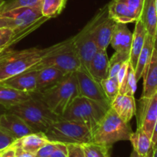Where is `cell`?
I'll return each instance as SVG.
<instances>
[{
    "instance_id": "obj_1",
    "label": "cell",
    "mask_w": 157,
    "mask_h": 157,
    "mask_svg": "<svg viewBox=\"0 0 157 157\" xmlns=\"http://www.w3.org/2000/svg\"><path fill=\"white\" fill-rule=\"evenodd\" d=\"M55 44L45 48H32L24 50L5 49L0 53V82L18 74L29 71L43 58L55 50Z\"/></svg>"
},
{
    "instance_id": "obj_2",
    "label": "cell",
    "mask_w": 157,
    "mask_h": 157,
    "mask_svg": "<svg viewBox=\"0 0 157 157\" xmlns=\"http://www.w3.org/2000/svg\"><path fill=\"white\" fill-rule=\"evenodd\" d=\"M32 96L40 100L49 110L61 117L72 101L79 96L75 72L67 75L62 81L51 88L40 93L32 94Z\"/></svg>"
},
{
    "instance_id": "obj_3",
    "label": "cell",
    "mask_w": 157,
    "mask_h": 157,
    "mask_svg": "<svg viewBox=\"0 0 157 157\" xmlns=\"http://www.w3.org/2000/svg\"><path fill=\"white\" fill-rule=\"evenodd\" d=\"M6 110L21 118L35 133H44L60 118L40 100L33 97Z\"/></svg>"
},
{
    "instance_id": "obj_4",
    "label": "cell",
    "mask_w": 157,
    "mask_h": 157,
    "mask_svg": "<svg viewBox=\"0 0 157 157\" xmlns=\"http://www.w3.org/2000/svg\"><path fill=\"white\" fill-rule=\"evenodd\" d=\"M107 110V108L96 101L78 96L60 117L84 126L93 136Z\"/></svg>"
},
{
    "instance_id": "obj_5",
    "label": "cell",
    "mask_w": 157,
    "mask_h": 157,
    "mask_svg": "<svg viewBox=\"0 0 157 157\" xmlns=\"http://www.w3.org/2000/svg\"><path fill=\"white\" fill-rule=\"evenodd\" d=\"M47 67L59 69L66 75L75 73L81 67L76 48L74 44L73 37L58 43L55 50L38 61L29 71H38Z\"/></svg>"
},
{
    "instance_id": "obj_6",
    "label": "cell",
    "mask_w": 157,
    "mask_h": 157,
    "mask_svg": "<svg viewBox=\"0 0 157 157\" xmlns=\"http://www.w3.org/2000/svg\"><path fill=\"white\" fill-rule=\"evenodd\" d=\"M133 133L130 123H126L110 108L97 130L93 133L92 142L112 147L115 143L130 140Z\"/></svg>"
},
{
    "instance_id": "obj_7",
    "label": "cell",
    "mask_w": 157,
    "mask_h": 157,
    "mask_svg": "<svg viewBox=\"0 0 157 157\" xmlns=\"http://www.w3.org/2000/svg\"><path fill=\"white\" fill-rule=\"evenodd\" d=\"M48 140L52 142L64 144H83L92 142L93 136L84 126L74 121L60 117L44 132Z\"/></svg>"
},
{
    "instance_id": "obj_8",
    "label": "cell",
    "mask_w": 157,
    "mask_h": 157,
    "mask_svg": "<svg viewBox=\"0 0 157 157\" xmlns=\"http://www.w3.org/2000/svg\"><path fill=\"white\" fill-rule=\"evenodd\" d=\"M0 15L11 18L13 21L15 43L48 20L42 15L41 5L34 7H24L0 13Z\"/></svg>"
},
{
    "instance_id": "obj_9",
    "label": "cell",
    "mask_w": 157,
    "mask_h": 157,
    "mask_svg": "<svg viewBox=\"0 0 157 157\" xmlns=\"http://www.w3.org/2000/svg\"><path fill=\"white\" fill-rule=\"evenodd\" d=\"M94 17L89 21L85 27L75 36L73 37L74 44L76 48L81 67L88 70L89 64L92 58L99 49L95 42L93 35Z\"/></svg>"
},
{
    "instance_id": "obj_10",
    "label": "cell",
    "mask_w": 157,
    "mask_h": 157,
    "mask_svg": "<svg viewBox=\"0 0 157 157\" xmlns=\"http://www.w3.org/2000/svg\"><path fill=\"white\" fill-rule=\"evenodd\" d=\"M79 96L94 101L104 106L107 110L110 108V103L104 94L101 82L97 81L88 71L81 67L76 72Z\"/></svg>"
},
{
    "instance_id": "obj_11",
    "label": "cell",
    "mask_w": 157,
    "mask_h": 157,
    "mask_svg": "<svg viewBox=\"0 0 157 157\" xmlns=\"http://www.w3.org/2000/svg\"><path fill=\"white\" fill-rule=\"evenodd\" d=\"M137 127L151 139L157 120V93L151 98L141 97L136 106Z\"/></svg>"
},
{
    "instance_id": "obj_12",
    "label": "cell",
    "mask_w": 157,
    "mask_h": 157,
    "mask_svg": "<svg viewBox=\"0 0 157 157\" xmlns=\"http://www.w3.org/2000/svg\"><path fill=\"white\" fill-rule=\"evenodd\" d=\"M93 35L98 49L107 50L110 44L113 28L116 22L109 17L107 5L101 9L94 16Z\"/></svg>"
},
{
    "instance_id": "obj_13",
    "label": "cell",
    "mask_w": 157,
    "mask_h": 157,
    "mask_svg": "<svg viewBox=\"0 0 157 157\" xmlns=\"http://www.w3.org/2000/svg\"><path fill=\"white\" fill-rule=\"evenodd\" d=\"M0 130L15 140L35 133L21 118L6 110L0 116Z\"/></svg>"
},
{
    "instance_id": "obj_14",
    "label": "cell",
    "mask_w": 157,
    "mask_h": 157,
    "mask_svg": "<svg viewBox=\"0 0 157 157\" xmlns=\"http://www.w3.org/2000/svg\"><path fill=\"white\" fill-rule=\"evenodd\" d=\"M132 40L133 33L127 27V25L116 23L110 40V44L115 52L130 58Z\"/></svg>"
},
{
    "instance_id": "obj_15",
    "label": "cell",
    "mask_w": 157,
    "mask_h": 157,
    "mask_svg": "<svg viewBox=\"0 0 157 157\" xmlns=\"http://www.w3.org/2000/svg\"><path fill=\"white\" fill-rule=\"evenodd\" d=\"M37 71H26L0 83L14 89L32 94L36 90Z\"/></svg>"
},
{
    "instance_id": "obj_16",
    "label": "cell",
    "mask_w": 157,
    "mask_h": 157,
    "mask_svg": "<svg viewBox=\"0 0 157 157\" xmlns=\"http://www.w3.org/2000/svg\"><path fill=\"white\" fill-rule=\"evenodd\" d=\"M37 71L36 90L34 93H40L51 88L62 81L67 75L54 67H44Z\"/></svg>"
},
{
    "instance_id": "obj_17",
    "label": "cell",
    "mask_w": 157,
    "mask_h": 157,
    "mask_svg": "<svg viewBox=\"0 0 157 157\" xmlns=\"http://www.w3.org/2000/svg\"><path fill=\"white\" fill-rule=\"evenodd\" d=\"M110 108L126 123H130L136 114V104L134 96L118 94L110 103Z\"/></svg>"
},
{
    "instance_id": "obj_18",
    "label": "cell",
    "mask_w": 157,
    "mask_h": 157,
    "mask_svg": "<svg viewBox=\"0 0 157 157\" xmlns=\"http://www.w3.org/2000/svg\"><path fill=\"white\" fill-rule=\"evenodd\" d=\"M135 22H136V25H135L134 32L133 33V40H132L130 59H129L130 65L133 67L134 70L137 64L139 55L144 47L146 36L147 35V29L142 21L140 19H138Z\"/></svg>"
},
{
    "instance_id": "obj_19",
    "label": "cell",
    "mask_w": 157,
    "mask_h": 157,
    "mask_svg": "<svg viewBox=\"0 0 157 157\" xmlns=\"http://www.w3.org/2000/svg\"><path fill=\"white\" fill-rule=\"evenodd\" d=\"M109 58L107 50H99L92 58L88 67V72L97 81L101 82L108 78Z\"/></svg>"
},
{
    "instance_id": "obj_20",
    "label": "cell",
    "mask_w": 157,
    "mask_h": 157,
    "mask_svg": "<svg viewBox=\"0 0 157 157\" xmlns=\"http://www.w3.org/2000/svg\"><path fill=\"white\" fill-rule=\"evenodd\" d=\"M32 98L31 94L20 91L0 83V104L6 110H9L10 107L28 101Z\"/></svg>"
},
{
    "instance_id": "obj_21",
    "label": "cell",
    "mask_w": 157,
    "mask_h": 157,
    "mask_svg": "<svg viewBox=\"0 0 157 157\" xmlns=\"http://www.w3.org/2000/svg\"><path fill=\"white\" fill-rule=\"evenodd\" d=\"M144 90L142 97L151 98L157 93V54L153 51L151 60L144 75Z\"/></svg>"
},
{
    "instance_id": "obj_22",
    "label": "cell",
    "mask_w": 157,
    "mask_h": 157,
    "mask_svg": "<svg viewBox=\"0 0 157 157\" xmlns=\"http://www.w3.org/2000/svg\"><path fill=\"white\" fill-rule=\"evenodd\" d=\"M108 15L116 23L128 24L136 21V18L132 14L127 5L121 0H112L107 5Z\"/></svg>"
},
{
    "instance_id": "obj_23",
    "label": "cell",
    "mask_w": 157,
    "mask_h": 157,
    "mask_svg": "<svg viewBox=\"0 0 157 157\" xmlns=\"http://www.w3.org/2000/svg\"><path fill=\"white\" fill-rule=\"evenodd\" d=\"M48 142L50 140H48L44 133H32L17 140L13 144L35 156L37 152Z\"/></svg>"
},
{
    "instance_id": "obj_24",
    "label": "cell",
    "mask_w": 157,
    "mask_h": 157,
    "mask_svg": "<svg viewBox=\"0 0 157 157\" xmlns=\"http://www.w3.org/2000/svg\"><path fill=\"white\" fill-rule=\"evenodd\" d=\"M153 51H154V38L147 34V36H146L144 47H143L140 54L137 64H136V68L134 70L135 75H136L137 81L140 78H142L144 72L147 70V67L150 64V60H151Z\"/></svg>"
},
{
    "instance_id": "obj_25",
    "label": "cell",
    "mask_w": 157,
    "mask_h": 157,
    "mask_svg": "<svg viewBox=\"0 0 157 157\" xmlns=\"http://www.w3.org/2000/svg\"><path fill=\"white\" fill-rule=\"evenodd\" d=\"M140 19L144 23L147 34L154 38L157 25V12L155 0H144Z\"/></svg>"
},
{
    "instance_id": "obj_26",
    "label": "cell",
    "mask_w": 157,
    "mask_h": 157,
    "mask_svg": "<svg viewBox=\"0 0 157 157\" xmlns=\"http://www.w3.org/2000/svg\"><path fill=\"white\" fill-rule=\"evenodd\" d=\"M130 141L133 145V150L137 153L140 157L147 156L153 149L151 139L144 133L142 129L138 128L133 132L130 137Z\"/></svg>"
},
{
    "instance_id": "obj_27",
    "label": "cell",
    "mask_w": 157,
    "mask_h": 157,
    "mask_svg": "<svg viewBox=\"0 0 157 157\" xmlns=\"http://www.w3.org/2000/svg\"><path fill=\"white\" fill-rule=\"evenodd\" d=\"M67 0H41V9L44 17L55 18L61 13L66 6Z\"/></svg>"
},
{
    "instance_id": "obj_28",
    "label": "cell",
    "mask_w": 157,
    "mask_h": 157,
    "mask_svg": "<svg viewBox=\"0 0 157 157\" xmlns=\"http://www.w3.org/2000/svg\"><path fill=\"white\" fill-rule=\"evenodd\" d=\"M136 88H137V80L135 75V71L130 64L125 78L120 84L119 94L134 96Z\"/></svg>"
},
{
    "instance_id": "obj_29",
    "label": "cell",
    "mask_w": 157,
    "mask_h": 157,
    "mask_svg": "<svg viewBox=\"0 0 157 157\" xmlns=\"http://www.w3.org/2000/svg\"><path fill=\"white\" fill-rule=\"evenodd\" d=\"M81 146L86 157H110V150L111 147L108 146L94 142H90Z\"/></svg>"
},
{
    "instance_id": "obj_30",
    "label": "cell",
    "mask_w": 157,
    "mask_h": 157,
    "mask_svg": "<svg viewBox=\"0 0 157 157\" xmlns=\"http://www.w3.org/2000/svg\"><path fill=\"white\" fill-rule=\"evenodd\" d=\"M101 84L106 97L110 103H111L119 94L120 84L117 78H107L101 81Z\"/></svg>"
},
{
    "instance_id": "obj_31",
    "label": "cell",
    "mask_w": 157,
    "mask_h": 157,
    "mask_svg": "<svg viewBox=\"0 0 157 157\" xmlns=\"http://www.w3.org/2000/svg\"><path fill=\"white\" fill-rule=\"evenodd\" d=\"M41 5L38 0H5L0 8V13L24 7H34Z\"/></svg>"
},
{
    "instance_id": "obj_32",
    "label": "cell",
    "mask_w": 157,
    "mask_h": 157,
    "mask_svg": "<svg viewBox=\"0 0 157 157\" xmlns=\"http://www.w3.org/2000/svg\"><path fill=\"white\" fill-rule=\"evenodd\" d=\"M130 58L128 56L120 54L115 52L113 56L109 59V66H108V78H113L117 77L120 68L122 64L125 61H129Z\"/></svg>"
},
{
    "instance_id": "obj_33",
    "label": "cell",
    "mask_w": 157,
    "mask_h": 157,
    "mask_svg": "<svg viewBox=\"0 0 157 157\" xmlns=\"http://www.w3.org/2000/svg\"><path fill=\"white\" fill-rule=\"evenodd\" d=\"M15 32L12 28H0V50H5L15 44Z\"/></svg>"
},
{
    "instance_id": "obj_34",
    "label": "cell",
    "mask_w": 157,
    "mask_h": 157,
    "mask_svg": "<svg viewBox=\"0 0 157 157\" xmlns=\"http://www.w3.org/2000/svg\"><path fill=\"white\" fill-rule=\"evenodd\" d=\"M127 5V8L130 9L136 21L140 19L142 12L143 6H144V0H121Z\"/></svg>"
},
{
    "instance_id": "obj_35",
    "label": "cell",
    "mask_w": 157,
    "mask_h": 157,
    "mask_svg": "<svg viewBox=\"0 0 157 157\" xmlns=\"http://www.w3.org/2000/svg\"><path fill=\"white\" fill-rule=\"evenodd\" d=\"M58 143L56 142H48L45 145L43 146L38 152H37L35 157H49L52 153L55 151L57 147Z\"/></svg>"
},
{
    "instance_id": "obj_36",
    "label": "cell",
    "mask_w": 157,
    "mask_h": 157,
    "mask_svg": "<svg viewBox=\"0 0 157 157\" xmlns=\"http://www.w3.org/2000/svg\"><path fill=\"white\" fill-rule=\"evenodd\" d=\"M67 157H86L82 146L79 144H67Z\"/></svg>"
},
{
    "instance_id": "obj_37",
    "label": "cell",
    "mask_w": 157,
    "mask_h": 157,
    "mask_svg": "<svg viewBox=\"0 0 157 157\" xmlns=\"http://www.w3.org/2000/svg\"><path fill=\"white\" fill-rule=\"evenodd\" d=\"M15 141V140L13 138L9 136V135H7L0 130V151L4 150L5 149L10 147Z\"/></svg>"
},
{
    "instance_id": "obj_38",
    "label": "cell",
    "mask_w": 157,
    "mask_h": 157,
    "mask_svg": "<svg viewBox=\"0 0 157 157\" xmlns=\"http://www.w3.org/2000/svg\"><path fill=\"white\" fill-rule=\"evenodd\" d=\"M49 157H67V144L58 143L56 149Z\"/></svg>"
},
{
    "instance_id": "obj_39",
    "label": "cell",
    "mask_w": 157,
    "mask_h": 157,
    "mask_svg": "<svg viewBox=\"0 0 157 157\" xmlns=\"http://www.w3.org/2000/svg\"><path fill=\"white\" fill-rule=\"evenodd\" d=\"M129 65H130V61H127L122 64L121 67L120 68L119 71H118L117 75V78L119 84H121V82L123 81V80H124V78H125L126 74H127V69H128Z\"/></svg>"
},
{
    "instance_id": "obj_40",
    "label": "cell",
    "mask_w": 157,
    "mask_h": 157,
    "mask_svg": "<svg viewBox=\"0 0 157 157\" xmlns=\"http://www.w3.org/2000/svg\"><path fill=\"white\" fill-rule=\"evenodd\" d=\"M12 146L15 149V157H35V155L25 151L23 149H21V147L15 146L13 144H12Z\"/></svg>"
},
{
    "instance_id": "obj_41",
    "label": "cell",
    "mask_w": 157,
    "mask_h": 157,
    "mask_svg": "<svg viewBox=\"0 0 157 157\" xmlns=\"http://www.w3.org/2000/svg\"><path fill=\"white\" fill-rule=\"evenodd\" d=\"M13 28V21L11 18L0 15V28Z\"/></svg>"
},
{
    "instance_id": "obj_42",
    "label": "cell",
    "mask_w": 157,
    "mask_h": 157,
    "mask_svg": "<svg viewBox=\"0 0 157 157\" xmlns=\"http://www.w3.org/2000/svg\"><path fill=\"white\" fill-rule=\"evenodd\" d=\"M2 157H15V149L12 145L5 149L2 153Z\"/></svg>"
},
{
    "instance_id": "obj_43",
    "label": "cell",
    "mask_w": 157,
    "mask_h": 157,
    "mask_svg": "<svg viewBox=\"0 0 157 157\" xmlns=\"http://www.w3.org/2000/svg\"><path fill=\"white\" fill-rule=\"evenodd\" d=\"M151 142H152V144H153V146L157 142V120L154 126V130H153V135H152Z\"/></svg>"
},
{
    "instance_id": "obj_44",
    "label": "cell",
    "mask_w": 157,
    "mask_h": 157,
    "mask_svg": "<svg viewBox=\"0 0 157 157\" xmlns=\"http://www.w3.org/2000/svg\"><path fill=\"white\" fill-rule=\"evenodd\" d=\"M154 50L156 51L157 54V25H156V32H155V35H154Z\"/></svg>"
},
{
    "instance_id": "obj_45",
    "label": "cell",
    "mask_w": 157,
    "mask_h": 157,
    "mask_svg": "<svg viewBox=\"0 0 157 157\" xmlns=\"http://www.w3.org/2000/svg\"><path fill=\"white\" fill-rule=\"evenodd\" d=\"M153 157H157V142L153 145Z\"/></svg>"
},
{
    "instance_id": "obj_46",
    "label": "cell",
    "mask_w": 157,
    "mask_h": 157,
    "mask_svg": "<svg viewBox=\"0 0 157 157\" xmlns=\"http://www.w3.org/2000/svg\"><path fill=\"white\" fill-rule=\"evenodd\" d=\"M130 157H140L139 155L137 154V153H136L135 150H133V152L131 153V154H130Z\"/></svg>"
},
{
    "instance_id": "obj_47",
    "label": "cell",
    "mask_w": 157,
    "mask_h": 157,
    "mask_svg": "<svg viewBox=\"0 0 157 157\" xmlns=\"http://www.w3.org/2000/svg\"><path fill=\"white\" fill-rule=\"evenodd\" d=\"M144 157H153V149L150 150V153H149L147 156H144Z\"/></svg>"
},
{
    "instance_id": "obj_48",
    "label": "cell",
    "mask_w": 157,
    "mask_h": 157,
    "mask_svg": "<svg viewBox=\"0 0 157 157\" xmlns=\"http://www.w3.org/2000/svg\"><path fill=\"white\" fill-rule=\"evenodd\" d=\"M4 2H5V0H0V8H1V6L3 5Z\"/></svg>"
},
{
    "instance_id": "obj_49",
    "label": "cell",
    "mask_w": 157,
    "mask_h": 157,
    "mask_svg": "<svg viewBox=\"0 0 157 157\" xmlns=\"http://www.w3.org/2000/svg\"><path fill=\"white\" fill-rule=\"evenodd\" d=\"M155 5H156V12H157V0H155Z\"/></svg>"
},
{
    "instance_id": "obj_50",
    "label": "cell",
    "mask_w": 157,
    "mask_h": 157,
    "mask_svg": "<svg viewBox=\"0 0 157 157\" xmlns=\"http://www.w3.org/2000/svg\"><path fill=\"white\" fill-rule=\"evenodd\" d=\"M2 151L3 150H1V151H0V157H2Z\"/></svg>"
},
{
    "instance_id": "obj_51",
    "label": "cell",
    "mask_w": 157,
    "mask_h": 157,
    "mask_svg": "<svg viewBox=\"0 0 157 157\" xmlns=\"http://www.w3.org/2000/svg\"><path fill=\"white\" fill-rule=\"evenodd\" d=\"M4 113V112H2V111H0V116H1V115H2V113Z\"/></svg>"
},
{
    "instance_id": "obj_52",
    "label": "cell",
    "mask_w": 157,
    "mask_h": 157,
    "mask_svg": "<svg viewBox=\"0 0 157 157\" xmlns=\"http://www.w3.org/2000/svg\"><path fill=\"white\" fill-rule=\"evenodd\" d=\"M2 52V50H0V53H1V52Z\"/></svg>"
},
{
    "instance_id": "obj_53",
    "label": "cell",
    "mask_w": 157,
    "mask_h": 157,
    "mask_svg": "<svg viewBox=\"0 0 157 157\" xmlns=\"http://www.w3.org/2000/svg\"><path fill=\"white\" fill-rule=\"evenodd\" d=\"M38 1H39V2H41V0H38Z\"/></svg>"
}]
</instances>
